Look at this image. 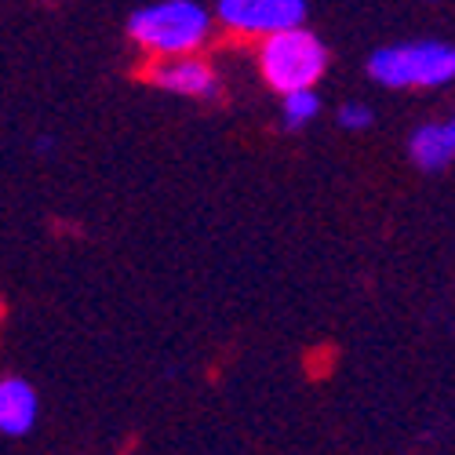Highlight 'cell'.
<instances>
[{"label": "cell", "instance_id": "6da1fadb", "mask_svg": "<svg viewBox=\"0 0 455 455\" xmlns=\"http://www.w3.org/2000/svg\"><path fill=\"white\" fill-rule=\"evenodd\" d=\"M212 33V15L197 0H157L149 8H139L128 19V36L146 55H189L197 52Z\"/></svg>", "mask_w": 455, "mask_h": 455}, {"label": "cell", "instance_id": "7a4b0ae2", "mask_svg": "<svg viewBox=\"0 0 455 455\" xmlns=\"http://www.w3.org/2000/svg\"><path fill=\"white\" fill-rule=\"evenodd\" d=\"M328 69V48L321 36L302 26L277 29L270 36H259V73L277 95L295 88H314Z\"/></svg>", "mask_w": 455, "mask_h": 455}, {"label": "cell", "instance_id": "3957f363", "mask_svg": "<svg viewBox=\"0 0 455 455\" xmlns=\"http://www.w3.org/2000/svg\"><path fill=\"white\" fill-rule=\"evenodd\" d=\"M368 77L383 88H444L455 77V52L441 41L379 48L368 59Z\"/></svg>", "mask_w": 455, "mask_h": 455}, {"label": "cell", "instance_id": "277c9868", "mask_svg": "<svg viewBox=\"0 0 455 455\" xmlns=\"http://www.w3.org/2000/svg\"><path fill=\"white\" fill-rule=\"evenodd\" d=\"M307 0H219V22L241 36H270L302 26Z\"/></svg>", "mask_w": 455, "mask_h": 455}, {"label": "cell", "instance_id": "5b68a950", "mask_svg": "<svg viewBox=\"0 0 455 455\" xmlns=\"http://www.w3.org/2000/svg\"><path fill=\"white\" fill-rule=\"evenodd\" d=\"M149 81L161 92L182 95V99H215L219 95V73L208 59L189 55H168L149 69Z\"/></svg>", "mask_w": 455, "mask_h": 455}, {"label": "cell", "instance_id": "8992f818", "mask_svg": "<svg viewBox=\"0 0 455 455\" xmlns=\"http://www.w3.org/2000/svg\"><path fill=\"white\" fill-rule=\"evenodd\" d=\"M36 411H41V401L26 379H0V434L26 437L36 427Z\"/></svg>", "mask_w": 455, "mask_h": 455}, {"label": "cell", "instance_id": "52a82bcc", "mask_svg": "<svg viewBox=\"0 0 455 455\" xmlns=\"http://www.w3.org/2000/svg\"><path fill=\"white\" fill-rule=\"evenodd\" d=\"M408 157H411L415 168H423V172H444L455 157V124L437 121V124L415 128L411 139H408Z\"/></svg>", "mask_w": 455, "mask_h": 455}, {"label": "cell", "instance_id": "ba28073f", "mask_svg": "<svg viewBox=\"0 0 455 455\" xmlns=\"http://www.w3.org/2000/svg\"><path fill=\"white\" fill-rule=\"evenodd\" d=\"M284 124L288 128H307L317 113H321V99L314 88H295V92H284Z\"/></svg>", "mask_w": 455, "mask_h": 455}, {"label": "cell", "instance_id": "9c48e42d", "mask_svg": "<svg viewBox=\"0 0 455 455\" xmlns=\"http://www.w3.org/2000/svg\"><path fill=\"white\" fill-rule=\"evenodd\" d=\"M339 124L350 128V132H364L371 124V109L364 102H347L343 109H339Z\"/></svg>", "mask_w": 455, "mask_h": 455}]
</instances>
